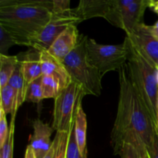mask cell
Instances as JSON below:
<instances>
[{
  "label": "cell",
  "instance_id": "obj_21",
  "mask_svg": "<svg viewBox=\"0 0 158 158\" xmlns=\"http://www.w3.org/2000/svg\"><path fill=\"white\" fill-rule=\"evenodd\" d=\"M63 158H86L82 155L77 141L75 133V123L69 131L67 142L65 147Z\"/></svg>",
  "mask_w": 158,
  "mask_h": 158
},
{
  "label": "cell",
  "instance_id": "obj_1",
  "mask_svg": "<svg viewBox=\"0 0 158 158\" xmlns=\"http://www.w3.org/2000/svg\"><path fill=\"white\" fill-rule=\"evenodd\" d=\"M118 71V109L110 135L111 145L115 154H118L123 137L127 133H137L144 141L147 148L152 145L157 134L155 122L133 83L127 64L123 65Z\"/></svg>",
  "mask_w": 158,
  "mask_h": 158
},
{
  "label": "cell",
  "instance_id": "obj_24",
  "mask_svg": "<svg viewBox=\"0 0 158 158\" xmlns=\"http://www.w3.org/2000/svg\"><path fill=\"white\" fill-rule=\"evenodd\" d=\"M15 118V117H12L11 118V124L9 126L10 127L9 135L2 148H0V158H13Z\"/></svg>",
  "mask_w": 158,
  "mask_h": 158
},
{
  "label": "cell",
  "instance_id": "obj_26",
  "mask_svg": "<svg viewBox=\"0 0 158 158\" xmlns=\"http://www.w3.org/2000/svg\"><path fill=\"white\" fill-rule=\"evenodd\" d=\"M10 127L8 126L6 114L0 108V148L3 147L9 135Z\"/></svg>",
  "mask_w": 158,
  "mask_h": 158
},
{
  "label": "cell",
  "instance_id": "obj_22",
  "mask_svg": "<svg viewBox=\"0 0 158 158\" xmlns=\"http://www.w3.org/2000/svg\"><path fill=\"white\" fill-rule=\"evenodd\" d=\"M42 77L27 85L25 94V101L39 103L44 99L42 86Z\"/></svg>",
  "mask_w": 158,
  "mask_h": 158
},
{
  "label": "cell",
  "instance_id": "obj_16",
  "mask_svg": "<svg viewBox=\"0 0 158 158\" xmlns=\"http://www.w3.org/2000/svg\"><path fill=\"white\" fill-rule=\"evenodd\" d=\"M19 63L18 56L0 54V88L8 85Z\"/></svg>",
  "mask_w": 158,
  "mask_h": 158
},
{
  "label": "cell",
  "instance_id": "obj_32",
  "mask_svg": "<svg viewBox=\"0 0 158 158\" xmlns=\"http://www.w3.org/2000/svg\"><path fill=\"white\" fill-rule=\"evenodd\" d=\"M156 127H157V134H158V90L157 96V102H156Z\"/></svg>",
  "mask_w": 158,
  "mask_h": 158
},
{
  "label": "cell",
  "instance_id": "obj_4",
  "mask_svg": "<svg viewBox=\"0 0 158 158\" xmlns=\"http://www.w3.org/2000/svg\"><path fill=\"white\" fill-rule=\"evenodd\" d=\"M87 40L86 35L80 34L78 44L64 59L63 63L72 82L81 86L85 95L99 97L102 90V77L88 60L86 49Z\"/></svg>",
  "mask_w": 158,
  "mask_h": 158
},
{
  "label": "cell",
  "instance_id": "obj_14",
  "mask_svg": "<svg viewBox=\"0 0 158 158\" xmlns=\"http://www.w3.org/2000/svg\"><path fill=\"white\" fill-rule=\"evenodd\" d=\"M111 0H82L75 11L81 21L102 17L106 18L110 7Z\"/></svg>",
  "mask_w": 158,
  "mask_h": 158
},
{
  "label": "cell",
  "instance_id": "obj_28",
  "mask_svg": "<svg viewBox=\"0 0 158 158\" xmlns=\"http://www.w3.org/2000/svg\"><path fill=\"white\" fill-rule=\"evenodd\" d=\"M148 149V154L149 158H158V134H156L152 145Z\"/></svg>",
  "mask_w": 158,
  "mask_h": 158
},
{
  "label": "cell",
  "instance_id": "obj_20",
  "mask_svg": "<svg viewBox=\"0 0 158 158\" xmlns=\"http://www.w3.org/2000/svg\"><path fill=\"white\" fill-rule=\"evenodd\" d=\"M42 86L44 99H55L63 89L60 82L50 76L42 77Z\"/></svg>",
  "mask_w": 158,
  "mask_h": 158
},
{
  "label": "cell",
  "instance_id": "obj_23",
  "mask_svg": "<svg viewBox=\"0 0 158 158\" xmlns=\"http://www.w3.org/2000/svg\"><path fill=\"white\" fill-rule=\"evenodd\" d=\"M121 158H149L148 149L139 150L130 143H123L118 153Z\"/></svg>",
  "mask_w": 158,
  "mask_h": 158
},
{
  "label": "cell",
  "instance_id": "obj_30",
  "mask_svg": "<svg viewBox=\"0 0 158 158\" xmlns=\"http://www.w3.org/2000/svg\"><path fill=\"white\" fill-rule=\"evenodd\" d=\"M149 27L151 33L158 40V21L156 22L155 24H154L153 26H149Z\"/></svg>",
  "mask_w": 158,
  "mask_h": 158
},
{
  "label": "cell",
  "instance_id": "obj_10",
  "mask_svg": "<svg viewBox=\"0 0 158 158\" xmlns=\"http://www.w3.org/2000/svg\"><path fill=\"white\" fill-rule=\"evenodd\" d=\"M33 134L30 137V145L37 158H43L52 146L51 136L53 132L52 127L44 123L40 119L32 121Z\"/></svg>",
  "mask_w": 158,
  "mask_h": 158
},
{
  "label": "cell",
  "instance_id": "obj_27",
  "mask_svg": "<svg viewBox=\"0 0 158 158\" xmlns=\"http://www.w3.org/2000/svg\"><path fill=\"white\" fill-rule=\"evenodd\" d=\"M70 9L69 0H53L52 12H62Z\"/></svg>",
  "mask_w": 158,
  "mask_h": 158
},
{
  "label": "cell",
  "instance_id": "obj_33",
  "mask_svg": "<svg viewBox=\"0 0 158 158\" xmlns=\"http://www.w3.org/2000/svg\"><path fill=\"white\" fill-rule=\"evenodd\" d=\"M157 84H158V68L157 70Z\"/></svg>",
  "mask_w": 158,
  "mask_h": 158
},
{
  "label": "cell",
  "instance_id": "obj_5",
  "mask_svg": "<svg viewBox=\"0 0 158 158\" xmlns=\"http://www.w3.org/2000/svg\"><path fill=\"white\" fill-rule=\"evenodd\" d=\"M85 94L80 85L71 82L54 99L52 128L56 132L68 133L75 123Z\"/></svg>",
  "mask_w": 158,
  "mask_h": 158
},
{
  "label": "cell",
  "instance_id": "obj_11",
  "mask_svg": "<svg viewBox=\"0 0 158 158\" xmlns=\"http://www.w3.org/2000/svg\"><path fill=\"white\" fill-rule=\"evenodd\" d=\"M157 64L158 62V40L154 36L148 25L139 24L132 33L127 35Z\"/></svg>",
  "mask_w": 158,
  "mask_h": 158
},
{
  "label": "cell",
  "instance_id": "obj_18",
  "mask_svg": "<svg viewBox=\"0 0 158 158\" xmlns=\"http://www.w3.org/2000/svg\"><path fill=\"white\" fill-rule=\"evenodd\" d=\"M0 108L3 110L6 115L12 114V117H15L18 109L16 96L14 89L9 85H6L4 87L0 88Z\"/></svg>",
  "mask_w": 158,
  "mask_h": 158
},
{
  "label": "cell",
  "instance_id": "obj_3",
  "mask_svg": "<svg viewBox=\"0 0 158 158\" xmlns=\"http://www.w3.org/2000/svg\"><path fill=\"white\" fill-rule=\"evenodd\" d=\"M123 43L127 49V64L131 78L156 124L157 64L128 35Z\"/></svg>",
  "mask_w": 158,
  "mask_h": 158
},
{
  "label": "cell",
  "instance_id": "obj_17",
  "mask_svg": "<svg viewBox=\"0 0 158 158\" xmlns=\"http://www.w3.org/2000/svg\"><path fill=\"white\" fill-rule=\"evenodd\" d=\"M8 85H9L15 91V96H16L17 109H19L25 102V94H26V89L27 86L23 76V73H22L20 61L13 75L9 80Z\"/></svg>",
  "mask_w": 158,
  "mask_h": 158
},
{
  "label": "cell",
  "instance_id": "obj_29",
  "mask_svg": "<svg viewBox=\"0 0 158 158\" xmlns=\"http://www.w3.org/2000/svg\"><path fill=\"white\" fill-rule=\"evenodd\" d=\"M24 158H37L36 156H35V152H34L33 149H32V147H31L29 144L28 145L27 148H26Z\"/></svg>",
  "mask_w": 158,
  "mask_h": 158
},
{
  "label": "cell",
  "instance_id": "obj_34",
  "mask_svg": "<svg viewBox=\"0 0 158 158\" xmlns=\"http://www.w3.org/2000/svg\"><path fill=\"white\" fill-rule=\"evenodd\" d=\"M157 68H158V62L157 63Z\"/></svg>",
  "mask_w": 158,
  "mask_h": 158
},
{
  "label": "cell",
  "instance_id": "obj_7",
  "mask_svg": "<svg viewBox=\"0 0 158 158\" xmlns=\"http://www.w3.org/2000/svg\"><path fill=\"white\" fill-rule=\"evenodd\" d=\"M151 2L152 0H111L105 19L130 35L139 24L143 23V15L151 6Z\"/></svg>",
  "mask_w": 158,
  "mask_h": 158
},
{
  "label": "cell",
  "instance_id": "obj_9",
  "mask_svg": "<svg viewBox=\"0 0 158 158\" xmlns=\"http://www.w3.org/2000/svg\"><path fill=\"white\" fill-rule=\"evenodd\" d=\"M80 36L77 26L73 25L69 26L56 39L47 51L52 56L63 63L64 59L77 46Z\"/></svg>",
  "mask_w": 158,
  "mask_h": 158
},
{
  "label": "cell",
  "instance_id": "obj_15",
  "mask_svg": "<svg viewBox=\"0 0 158 158\" xmlns=\"http://www.w3.org/2000/svg\"><path fill=\"white\" fill-rule=\"evenodd\" d=\"M86 129H87V120L86 116L83 109L82 104L78 110L77 118L75 121V133L77 141L82 155L86 157Z\"/></svg>",
  "mask_w": 158,
  "mask_h": 158
},
{
  "label": "cell",
  "instance_id": "obj_13",
  "mask_svg": "<svg viewBox=\"0 0 158 158\" xmlns=\"http://www.w3.org/2000/svg\"><path fill=\"white\" fill-rule=\"evenodd\" d=\"M29 49L30 50L26 53H23V56H22L18 55L21 64L22 73L26 86L43 76L40 60V52L32 48Z\"/></svg>",
  "mask_w": 158,
  "mask_h": 158
},
{
  "label": "cell",
  "instance_id": "obj_6",
  "mask_svg": "<svg viewBox=\"0 0 158 158\" xmlns=\"http://www.w3.org/2000/svg\"><path fill=\"white\" fill-rule=\"evenodd\" d=\"M87 58L103 77L110 71L119 70L127 61V49L124 43L103 45L88 38L86 43Z\"/></svg>",
  "mask_w": 158,
  "mask_h": 158
},
{
  "label": "cell",
  "instance_id": "obj_8",
  "mask_svg": "<svg viewBox=\"0 0 158 158\" xmlns=\"http://www.w3.org/2000/svg\"><path fill=\"white\" fill-rule=\"evenodd\" d=\"M82 23L81 19L76 12L75 9H70L62 12H52L50 20L45 26L41 33L31 43L29 48L39 52L49 49L56 39L63 33L66 28Z\"/></svg>",
  "mask_w": 158,
  "mask_h": 158
},
{
  "label": "cell",
  "instance_id": "obj_2",
  "mask_svg": "<svg viewBox=\"0 0 158 158\" xmlns=\"http://www.w3.org/2000/svg\"><path fill=\"white\" fill-rule=\"evenodd\" d=\"M52 15V1H0V26L11 34L16 45L29 47Z\"/></svg>",
  "mask_w": 158,
  "mask_h": 158
},
{
  "label": "cell",
  "instance_id": "obj_12",
  "mask_svg": "<svg viewBox=\"0 0 158 158\" xmlns=\"http://www.w3.org/2000/svg\"><path fill=\"white\" fill-rule=\"evenodd\" d=\"M40 60L43 76H50L56 79L62 89L66 88L72 82L63 63L52 56L47 50L40 52Z\"/></svg>",
  "mask_w": 158,
  "mask_h": 158
},
{
  "label": "cell",
  "instance_id": "obj_19",
  "mask_svg": "<svg viewBox=\"0 0 158 158\" xmlns=\"http://www.w3.org/2000/svg\"><path fill=\"white\" fill-rule=\"evenodd\" d=\"M68 133L56 132V135L52 140V146L43 158H63L65 147L67 142Z\"/></svg>",
  "mask_w": 158,
  "mask_h": 158
},
{
  "label": "cell",
  "instance_id": "obj_25",
  "mask_svg": "<svg viewBox=\"0 0 158 158\" xmlns=\"http://www.w3.org/2000/svg\"><path fill=\"white\" fill-rule=\"evenodd\" d=\"M14 45H16L15 40L8 31L0 26V54L8 55V51Z\"/></svg>",
  "mask_w": 158,
  "mask_h": 158
},
{
  "label": "cell",
  "instance_id": "obj_31",
  "mask_svg": "<svg viewBox=\"0 0 158 158\" xmlns=\"http://www.w3.org/2000/svg\"><path fill=\"white\" fill-rule=\"evenodd\" d=\"M150 8H151L156 13L158 14V1H153L152 0Z\"/></svg>",
  "mask_w": 158,
  "mask_h": 158
}]
</instances>
